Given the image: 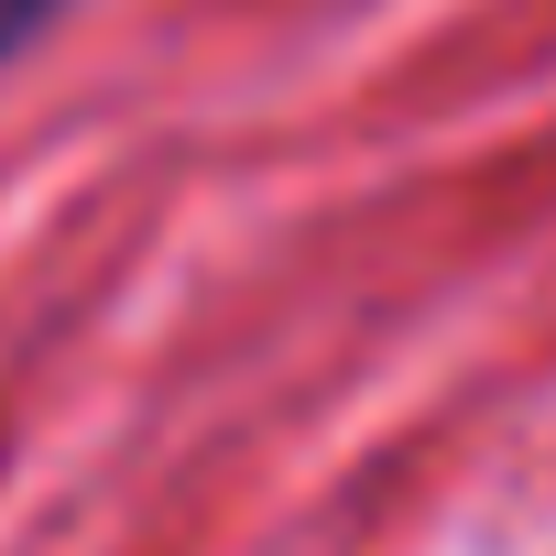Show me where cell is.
<instances>
[{
  "mask_svg": "<svg viewBox=\"0 0 556 556\" xmlns=\"http://www.w3.org/2000/svg\"><path fill=\"white\" fill-rule=\"evenodd\" d=\"M55 12H66V0H0V66H23L55 34Z\"/></svg>",
  "mask_w": 556,
  "mask_h": 556,
  "instance_id": "cell-1",
  "label": "cell"
}]
</instances>
